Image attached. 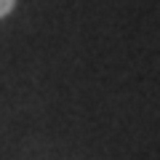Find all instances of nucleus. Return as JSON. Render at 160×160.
Here are the masks:
<instances>
[{"label":"nucleus","instance_id":"obj_1","mask_svg":"<svg viewBox=\"0 0 160 160\" xmlns=\"http://www.w3.org/2000/svg\"><path fill=\"white\" fill-rule=\"evenodd\" d=\"M13 8H16V0H0V19H6Z\"/></svg>","mask_w":160,"mask_h":160}]
</instances>
